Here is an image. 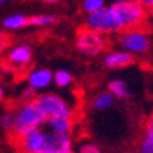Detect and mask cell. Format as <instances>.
Returning a JSON list of instances; mask_svg holds the SVG:
<instances>
[{
    "mask_svg": "<svg viewBox=\"0 0 153 153\" xmlns=\"http://www.w3.org/2000/svg\"><path fill=\"white\" fill-rule=\"evenodd\" d=\"M45 122H47V117L38 110L34 101H24V104L14 114L13 132L16 138H21L30 131L41 128Z\"/></svg>",
    "mask_w": 153,
    "mask_h": 153,
    "instance_id": "1",
    "label": "cell"
},
{
    "mask_svg": "<svg viewBox=\"0 0 153 153\" xmlns=\"http://www.w3.org/2000/svg\"><path fill=\"white\" fill-rule=\"evenodd\" d=\"M84 23L87 28L101 34H112L122 31L120 17H118L115 9L112 7V4L108 7L104 6L93 13H87Z\"/></svg>",
    "mask_w": 153,
    "mask_h": 153,
    "instance_id": "2",
    "label": "cell"
},
{
    "mask_svg": "<svg viewBox=\"0 0 153 153\" xmlns=\"http://www.w3.org/2000/svg\"><path fill=\"white\" fill-rule=\"evenodd\" d=\"M112 7L115 9L120 17L122 31L139 28L146 20V9L142 3H131L125 0H118L112 4Z\"/></svg>",
    "mask_w": 153,
    "mask_h": 153,
    "instance_id": "3",
    "label": "cell"
},
{
    "mask_svg": "<svg viewBox=\"0 0 153 153\" xmlns=\"http://www.w3.org/2000/svg\"><path fill=\"white\" fill-rule=\"evenodd\" d=\"M33 101L47 118L49 117H72L70 105L56 94H41V96H37Z\"/></svg>",
    "mask_w": 153,
    "mask_h": 153,
    "instance_id": "4",
    "label": "cell"
},
{
    "mask_svg": "<svg viewBox=\"0 0 153 153\" xmlns=\"http://www.w3.org/2000/svg\"><path fill=\"white\" fill-rule=\"evenodd\" d=\"M76 48L84 55L96 56L101 53L102 49L105 48V37H104V34L84 27L77 33Z\"/></svg>",
    "mask_w": 153,
    "mask_h": 153,
    "instance_id": "5",
    "label": "cell"
},
{
    "mask_svg": "<svg viewBox=\"0 0 153 153\" xmlns=\"http://www.w3.org/2000/svg\"><path fill=\"white\" fill-rule=\"evenodd\" d=\"M120 44L122 49L131 52V53H145L149 49V37L143 31H139L138 28L134 30H125V33L121 34Z\"/></svg>",
    "mask_w": 153,
    "mask_h": 153,
    "instance_id": "6",
    "label": "cell"
},
{
    "mask_svg": "<svg viewBox=\"0 0 153 153\" xmlns=\"http://www.w3.org/2000/svg\"><path fill=\"white\" fill-rule=\"evenodd\" d=\"M45 135L47 132L41 131L39 128L30 131L28 134L19 138V140L21 142V149L28 153H42L45 145Z\"/></svg>",
    "mask_w": 153,
    "mask_h": 153,
    "instance_id": "7",
    "label": "cell"
},
{
    "mask_svg": "<svg viewBox=\"0 0 153 153\" xmlns=\"http://www.w3.org/2000/svg\"><path fill=\"white\" fill-rule=\"evenodd\" d=\"M31 59H33V49L25 44L16 45L7 53V60L13 66H20V68L25 66L31 62Z\"/></svg>",
    "mask_w": 153,
    "mask_h": 153,
    "instance_id": "8",
    "label": "cell"
},
{
    "mask_svg": "<svg viewBox=\"0 0 153 153\" xmlns=\"http://www.w3.org/2000/svg\"><path fill=\"white\" fill-rule=\"evenodd\" d=\"M134 63V56L128 51L111 52L104 58V66L107 69H121Z\"/></svg>",
    "mask_w": 153,
    "mask_h": 153,
    "instance_id": "9",
    "label": "cell"
},
{
    "mask_svg": "<svg viewBox=\"0 0 153 153\" xmlns=\"http://www.w3.org/2000/svg\"><path fill=\"white\" fill-rule=\"evenodd\" d=\"M27 82L35 90H42L53 82V74L49 69H35L28 74Z\"/></svg>",
    "mask_w": 153,
    "mask_h": 153,
    "instance_id": "10",
    "label": "cell"
},
{
    "mask_svg": "<svg viewBox=\"0 0 153 153\" xmlns=\"http://www.w3.org/2000/svg\"><path fill=\"white\" fill-rule=\"evenodd\" d=\"M45 124L48 125L49 132L56 135H70L73 128L72 117H49Z\"/></svg>",
    "mask_w": 153,
    "mask_h": 153,
    "instance_id": "11",
    "label": "cell"
},
{
    "mask_svg": "<svg viewBox=\"0 0 153 153\" xmlns=\"http://www.w3.org/2000/svg\"><path fill=\"white\" fill-rule=\"evenodd\" d=\"M108 90L115 98H128L131 96L128 84L121 79H114L108 83Z\"/></svg>",
    "mask_w": 153,
    "mask_h": 153,
    "instance_id": "12",
    "label": "cell"
},
{
    "mask_svg": "<svg viewBox=\"0 0 153 153\" xmlns=\"http://www.w3.org/2000/svg\"><path fill=\"white\" fill-rule=\"evenodd\" d=\"M1 25L6 30H20V28L28 27V17L25 14H14L9 16L1 21Z\"/></svg>",
    "mask_w": 153,
    "mask_h": 153,
    "instance_id": "13",
    "label": "cell"
},
{
    "mask_svg": "<svg viewBox=\"0 0 153 153\" xmlns=\"http://www.w3.org/2000/svg\"><path fill=\"white\" fill-rule=\"evenodd\" d=\"M58 21V17L53 14H38L28 17V27H48Z\"/></svg>",
    "mask_w": 153,
    "mask_h": 153,
    "instance_id": "14",
    "label": "cell"
},
{
    "mask_svg": "<svg viewBox=\"0 0 153 153\" xmlns=\"http://www.w3.org/2000/svg\"><path fill=\"white\" fill-rule=\"evenodd\" d=\"M114 102H115V97H114L110 91H108V93H101L94 98L93 108L97 110V111H102V110H107V108L112 107Z\"/></svg>",
    "mask_w": 153,
    "mask_h": 153,
    "instance_id": "15",
    "label": "cell"
},
{
    "mask_svg": "<svg viewBox=\"0 0 153 153\" xmlns=\"http://www.w3.org/2000/svg\"><path fill=\"white\" fill-rule=\"evenodd\" d=\"M140 152L142 153H153V120H150V122L148 124L143 142L140 145Z\"/></svg>",
    "mask_w": 153,
    "mask_h": 153,
    "instance_id": "16",
    "label": "cell"
},
{
    "mask_svg": "<svg viewBox=\"0 0 153 153\" xmlns=\"http://www.w3.org/2000/svg\"><path fill=\"white\" fill-rule=\"evenodd\" d=\"M72 73H70L69 70H65V69H60L58 70L55 74H53V82L58 87H66V86H69L72 83Z\"/></svg>",
    "mask_w": 153,
    "mask_h": 153,
    "instance_id": "17",
    "label": "cell"
},
{
    "mask_svg": "<svg viewBox=\"0 0 153 153\" xmlns=\"http://www.w3.org/2000/svg\"><path fill=\"white\" fill-rule=\"evenodd\" d=\"M105 6V0H82V7L86 13H93Z\"/></svg>",
    "mask_w": 153,
    "mask_h": 153,
    "instance_id": "18",
    "label": "cell"
},
{
    "mask_svg": "<svg viewBox=\"0 0 153 153\" xmlns=\"http://www.w3.org/2000/svg\"><path fill=\"white\" fill-rule=\"evenodd\" d=\"M0 124L6 131H13L14 126V114L13 112H6L0 118Z\"/></svg>",
    "mask_w": 153,
    "mask_h": 153,
    "instance_id": "19",
    "label": "cell"
},
{
    "mask_svg": "<svg viewBox=\"0 0 153 153\" xmlns=\"http://www.w3.org/2000/svg\"><path fill=\"white\" fill-rule=\"evenodd\" d=\"M35 91H37L35 88H33L31 86H28V88H25L23 91V96H21V97H23L24 101H33L34 98L37 97V93H35Z\"/></svg>",
    "mask_w": 153,
    "mask_h": 153,
    "instance_id": "20",
    "label": "cell"
},
{
    "mask_svg": "<svg viewBox=\"0 0 153 153\" xmlns=\"http://www.w3.org/2000/svg\"><path fill=\"white\" fill-rule=\"evenodd\" d=\"M80 153H100V149L96 145L84 143L80 146Z\"/></svg>",
    "mask_w": 153,
    "mask_h": 153,
    "instance_id": "21",
    "label": "cell"
},
{
    "mask_svg": "<svg viewBox=\"0 0 153 153\" xmlns=\"http://www.w3.org/2000/svg\"><path fill=\"white\" fill-rule=\"evenodd\" d=\"M140 3L143 4L145 9L153 10V0H140Z\"/></svg>",
    "mask_w": 153,
    "mask_h": 153,
    "instance_id": "22",
    "label": "cell"
},
{
    "mask_svg": "<svg viewBox=\"0 0 153 153\" xmlns=\"http://www.w3.org/2000/svg\"><path fill=\"white\" fill-rule=\"evenodd\" d=\"M44 3H47V4H56L59 0H42Z\"/></svg>",
    "mask_w": 153,
    "mask_h": 153,
    "instance_id": "23",
    "label": "cell"
},
{
    "mask_svg": "<svg viewBox=\"0 0 153 153\" xmlns=\"http://www.w3.org/2000/svg\"><path fill=\"white\" fill-rule=\"evenodd\" d=\"M4 38H6V34L3 31H0V41H4Z\"/></svg>",
    "mask_w": 153,
    "mask_h": 153,
    "instance_id": "24",
    "label": "cell"
},
{
    "mask_svg": "<svg viewBox=\"0 0 153 153\" xmlns=\"http://www.w3.org/2000/svg\"><path fill=\"white\" fill-rule=\"evenodd\" d=\"M3 97H4V90L0 87V100H3Z\"/></svg>",
    "mask_w": 153,
    "mask_h": 153,
    "instance_id": "25",
    "label": "cell"
},
{
    "mask_svg": "<svg viewBox=\"0 0 153 153\" xmlns=\"http://www.w3.org/2000/svg\"><path fill=\"white\" fill-rule=\"evenodd\" d=\"M3 49H4V42H3V41H0V53L3 52Z\"/></svg>",
    "mask_w": 153,
    "mask_h": 153,
    "instance_id": "26",
    "label": "cell"
},
{
    "mask_svg": "<svg viewBox=\"0 0 153 153\" xmlns=\"http://www.w3.org/2000/svg\"><path fill=\"white\" fill-rule=\"evenodd\" d=\"M125 1H131V3H140V0H125Z\"/></svg>",
    "mask_w": 153,
    "mask_h": 153,
    "instance_id": "27",
    "label": "cell"
},
{
    "mask_svg": "<svg viewBox=\"0 0 153 153\" xmlns=\"http://www.w3.org/2000/svg\"><path fill=\"white\" fill-rule=\"evenodd\" d=\"M9 0H0V6H3V4H6Z\"/></svg>",
    "mask_w": 153,
    "mask_h": 153,
    "instance_id": "28",
    "label": "cell"
},
{
    "mask_svg": "<svg viewBox=\"0 0 153 153\" xmlns=\"http://www.w3.org/2000/svg\"><path fill=\"white\" fill-rule=\"evenodd\" d=\"M152 120H153V115H152Z\"/></svg>",
    "mask_w": 153,
    "mask_h": 153,
    "instance_id": "29",
    "label": "cell"
}]
</instances>
